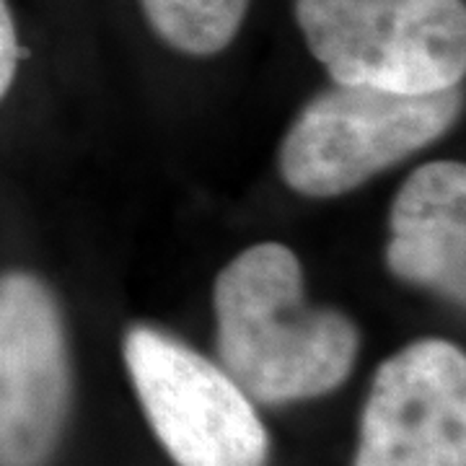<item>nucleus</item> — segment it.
<instances>
[{
    "mask_svg": "<svg viewBox=\"0 0 466 466\" xmlns=\"http://www.w3.org/2000/svg\"><path fill=\"white\" fill-rule=\"evenodd\" d=\"M386 265L404 283L466 296V168L433 161L407 177L389 216Z\"/></svg>",
    "mask_w": 466,
    "mask_h": 466,
    "instance_id": "obj_7",
    "label": "nucleus"
},
{
    "mask_svg": "<svg viewBox=\"0 0 466 466\" xmlns=\"http://www.w3.org/2000/svg\"><path fill=\"white\" fill-rule=\"evenodd\" d=\"M352 466H466V358L420 339L386 358L368 391Z\"/></svg>",
    "mask_w": 466,
    "mask_h": 466,
    "instance_id": "obj_6",
    "label": "nucleus"
},
{
    "mask_svg": "<svg viewBox=\"0 0 466 466\" xmlns=\"http://www.w3.org/2000/svg\"><path fill=\"white\" fill-rule=\"evenodd\" d=\"M125 366L153 433L177 466H267L269 435L249 394L174 334L133 327Z\"/></svg>",
    "mask_w": 466,
    "mask_h": 466,
    "instance_id": "obj_4",
    "label": "nucleus"
},
{
    "mask_svg": "<svg viewBox=\"0 0 466 466\" xmlns=\"http://www.w3.org/2000/svg\"><path fill=\"white\" fill-rule=\"evenodd\" d=\"M461 88L400 94L334 84L309 101L280 146V174L306 198H339L449 133Z\"/></svg>",
    "mask_w": 466,
    "mask_h": 466,
    "instance_id": "obj_2",
    "label": "nucleus"
},
{
    "mask_svg": "<svg viewBox=\"0 0 466 466\" xmlns=\"http://www.w3.org/2000/svg\"><path fill=\"white\" fill-rule=\"evenodd\" d=\"M18 67V34L11 8L5 0H0V101L8 94V88L16 78Z\"/></svg>",
    "mask_w": 466,
    "mask_h": 466,
    "instance_id": "obj_9",
    "label": "nucleus"
},
{
    "mask_svg": "<svg viewBox=\"0 0 466 466\" xmlns=\"http://www.w3.org/2000/svg\"><path fill=\"white\" fill-rule=\"evenodd\" d=\"M218 355L251 401L290 404L342 386L360 334L342 311L309 306L296 251L267 241L244 249L213 288Z\"/></svg>",
    "mask_w": 466,
    "mask_h": 466,
    "instance_id": "obj_1",
    "label": "nucleus"
},
{
    "mask_svg": "<svg viewBox=\"0 0 466 466\" xmlns=\"http://www.w3.org/2000/svg\"><path fill=\"white\" fill-rule=\"evenodd\" d=\"M70 410L60 303L32 272L0 275V466H47Z\"/></svg>",
    "mask_w": 466,
    "mask_h": 466,
    "instance_id": "obj_5",
    "label": "nucleus"
},
{
    "mask_svg": "<svg viewBox=\"0 0 466 466\" xmlns=\"http://www.w3.org/2000/svg\"><path fill=\"white\" fill-rule=\"evenodd\" d=\"M296 21L332 84L435 94L464 81V0H296Z\"/></svg>",
    "mask_w": 466,
    "mask_h": 466,
    "instance_id": "obj_3",
    "label": "nucleus"
},
{
    "mask_svg": "<svg viewBox=\"0 0 466 466\" xmlns=\"http://www.w3.org/2000/svg\"><path fill=\"white\" fill-rule=\"evenodd\" d=\"M251 0H140V8L168 47L208 57L223 52L241 29Z\"/></svg>",
    "mask_w": 466,
    "mask_h": 466,
    "instance_id": "obj_8",
    "label": "nucleus"
}]
</instances>
